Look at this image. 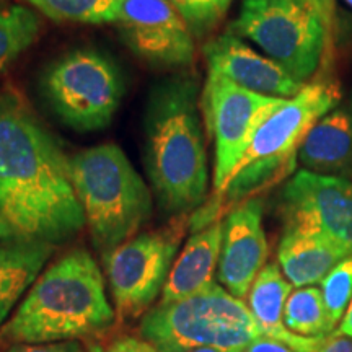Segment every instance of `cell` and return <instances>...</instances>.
Returning <instances> with one entry per match:
<instances>
[{
	"instance_id": "obj_1",
	"label": "cell",
	"mask_w": 352,
	"mask_h": 352,
	"mask_svg": "<svg viewBox=\"0 0 352 352\" xmlns=\"http://www.w3.org/2000/svg\"><path fill=\"white\" fill-rule=\"evenodd\" d=\"M69 158L19 91H0V214L19 236L57 246L85 228Z\"/></svg>"
},
{
	"instance_id": "obj_2",
	"label": "cell",
	"mask_w": 352,
	"mask_h": 352,
	"mask_svg": "<svg viewBox=\"0 0 352 352\" xmlns=\"http://www.w3.org/2000/svg\"><path fill=\"white\" fill-rule=\"evenodd\" d=\"M195 77L176 74L153 83L144 114V164L165 214L186 217L206 204L209 168Z\"/></svg>"
},
{
	"instance_id": "obj_3",
	"label": "cell",
	"mask_w": 352,
	"mask_h": 352,
	"mask_svg": "<svg viewBox=\"0 0 352 352\" xmlns=\"http://www.w3.org/2000/svg\"><path fill=\"white\" fill-rule=\"evenodd\" d=\"M114 315L98 263L85 248H74L44 267L0 328V342L78 341L111 328Z\"/></svg>"
},
{
	"instance_id": "obj_4",
	"label": "cell",
	"mask_w": 352,
	"mask_h": 352,
	"mask_svg": "<svg viewBox=\"0 0 352 352\" xmlns=\"http://www.w3.org/2000/svg\"><path fill=\"white\" fill-rule=\"evenodd\" d=\"M340 98L341 90L336 82L316 80L307 83L296 96L277 107L254 132L248 151L226 189L191 214V232H199L217 222L223 208L233 209L252 199L296 170L298 148L308 131L333 111Z\"/></svg>"
},
{
	"instance_id": "obj_5",
	"label": "cell",
	"mask_w": 352,
	"mask_h": 352,
	"mask_svg": "<svg viewBox=\"0 0 352 352\" xmlns=\"http://www.w3.org/2000/svg\"><path fill=\"white\" fill-rule=\"evenodd\" d=\"M69 164L85 227L101 254L131 240L151 220V189L120 145L83 148L70 155Z\"/></svg>"
},
{
	"instance_id": "obj_6",
	"label": "cell",
	"mask_w": 352,
	"mask_h": 352,
	"mask_svg": "<svg viewBox=\"0 0 352 352\" xmlns=\"http://www.w3.org/2000/svg\"><path fill=\"white\" fill-rule=\"evenodd\" d=\"M333 21V0H243L228 32L307 83L329 50Z\"/></svg>"
},
{
	"instance_id": "obj_7",
	"label": "cell",
	"mask_w": 352,
	"mask_h": 352,
	"mask_svg": "<svg viewBox=\"0 0 352 352\" xmlns=\"http://www.w3.org/2000/svg\"><path fill=\"white\" fill-rule=\"evenodd\" d=\"M139 331L160 352H188L197 347L243 352L261 336L248 305L217 283L183 300L158 302L142 316Z\"/></svg>"
},
{
	"instance_id": "obj_8",
	"label": "cell",
	"mask_w": 352,
	"mask_h": 352,
	"mask_svg": "<svg viewBox=\"0 0 352 352\" xmlns=\"http://www.w3.org/2000/svg\"><path fill=\"white\" fill-rule=\"evenodd\" d=\"M39 88L57 120L78 132L109 126L124 94L118 64L91 47L72 50L44 69Z\"/></svg>"
},
{
	"instance_id": "obj_9",
	"label": "cell",
	"mask_w": 352,
	"mask_h": 352,
	"mask_svg": "<svg viewBox=\"0 0 352 352\" xmlns=\"http://www.w3.org/2000/svg\"><path fill=\"white\" fill-rule=\"evenodd\" d=\"M183 219L176 217L158 230L138 233L101 254L114 310L122 320L145 315L164 292L184 232Z\"/></svg>"
},
{
	"instance_id": "obj_10",
	"label": "cell",
	"mask_w": 352,
	"mask_h": 352,
	"mask_svg": "<svg viewBox=\"0 0 352 352\" xmlns=\"http://www.w3.org/2000/svg\"><path fill=\"white\" fill-rule=\"evenodd\" d=\"M284 101L254 94L227 78L208 74L201 109L214 142V197L226 189L258 127Z\"/></svg>"
},
{
	"instance_id": "obj_11",
	"label": "cell",
	"mask_w": 352,
	"mask_h": 352,
	"mask_svg": "<svg viewBox=\"0 0 352 352\" xmlns=\"http://www.w3.org/2000/svg\"><path fill=\"white\" fill-rule=\"evenodd\" d=\"M279 208L285 227L316 232L352 253V179L302 168L284 184Z\"/></svg>"
},
{
	"instance_id": "obj_12",
	"label": "cell",
	"mask_w": 352,
	"mask_h": 352,
	"mask_svg": "<svg viewBox=\"0 0 352 352\" xmlns=\"http://www.w3.org/2000/svg\"><path fill=\"white\" fill-rule=\"evenodd\" d=\"M121 38L135 56L162 69L195 63V36L168 0H122L116 20Z\"/></svg>"
},
{
	"instance_id": "obj_13",
	"label": "cell",
	"mask_w": 352,
	"mask_h": 352,
	"mask_svg": "<svg viewBox=\"0 0 352 352\" xmlns=\"http://www.w3.org/2000/svg\"><path fill=\"white\" fill-rule=\"evenodd\" d=\"M263 212L261 199L252 197L228 210L222 220L217 279L227 292L240 300L248 296L270 254Z\"/></svg>"
},
{
	"instance_id": "obj_14",
	"label": "cell",
	"mask_w": 352,
	"mask_h": 352,
	"mask_svg": "<svg viewBox=\"0 0 352 352\" xmlns=\"http://www.w3.org/2000/svg\"><path fill=\"white\" fill-rule=\"evenodd\" d=\"M204 57L209 74L259 95L287 100L307 85L297 82L271 57L254 51L228 30L206 43Z\"/></svg>"
},
{
	"instance_id": "obj_15",
	"label": "cell",
	"mask_w": 352,
	"mask_h": 352,
	"mask_svg": "<svg viewBox=\"0 0 352 352\" xmlns=\"http://www.w3.org/2000/svg\"><path fill=\"white\" fill-rule=\"evenodd\" d=\"M222 246V220L195 232L171 266L160 303L183 300L210 287L219 266Z\"/></svg>"
},
{
	"instance_id": "obj_16",
	"label": "cell",
	"mask_w": 352,
	"mask_h": 352,
	"mask_svg": "<svg viewBox=\"0 0 352 352\" xmlns=\"http://www.w3.org/2000/svg\"><path fill=\"white\" fill-rule=\"evenodd\" d=\"M351 254L327 236L311 230L284 227L277 248V264L294 287L320 284L341 259Z\"/></svg>"
},
{
	"instance_id": "obj_17",
	"label": "cell",
	"mask_w": 352,
	"mask_h": 352,
	"mask_svg": "<svg viewBox=\"0 0 352 352\" xmlns=\"http://www.w3.org/2000/svg\"><path fill=\"white\" fill-rule=\"evenodd\" d=\"M303 170L318 175L352 178V114L334 109L308 131L298 148Z\"/></svg>"
},
{
	"instance_id": "obj_18",
	"label": "cell",
	"mask_w": 352,
	"mask_h": 352,
	"mask_svg": "<svg viewBox=\"0 0 352 352\" xmlns=\"http://www.w3.org/2000/svg\"><path fill=\"white\" fill-rule=\"evenodd\" d=\"M292 294L279 264L267 263L259 271L248 292V308L263 336L274 338L297 352H315L323 338H303L290 333L284 324V308Z\"/></svg>"
},
{
	"instance_id": "obj_19",
	"label": "cell",
	"mask_w": 352,
	"mask_h": 352,
	"mask_svg": "<svg viewBox=\"0 0 352 352\" xmlns=\"http://www.w3.org/2000/svg\"><path fill=\"white\" fill-rule=\"evenodd\" d=\"M54 252V245L25 236L0 241V328Z\"/></svg>"
},
{
	"instance_id": "obj_20",
	"label": "cell",
	"mask_w": 352,
	"mask_h": 352,
	"mask_svg": "<svg viewBox=\"0 0 352 352\" xmlns=\"http://www.w3.org/2000/svg\"><path fill=\"white\" fill-rule=\"evenodd\" d=\"M41 32V16L33 8L23 3L0 8V72L28 51Z\"/></svg>"
},
{
	"instance_id": "obj_21",
	"label": "cell",
	"mask_w": 352,
	"mask_h": 352,
	"mask_svg": "<svg viewBox=\"0 0 352 352\" xmlns=\"http://www.w3.org/2000/svg\"><path fill=\"white\" fill-rule=\"evenodd\" d=\"M46 19L59 23H116L122 0H19Z\"/></svg>"
},
{
	"instance_id": "obj_22",
	"label": "cell",
	"mask_w": 352,
	"mask_h": 352,
	"mask_svg": "<svg viewBox=\"0 0 352 352\" xmlns=\"http://www.w3.org/2000/svg\"><path fill=\"white\" fill-rule=\"evenodd\" d=\"M284 324L290 333L303 338H324L333 333L328 321L321 289H296L290 294L284 308Z\"/></svg>"
},
{
	"instance_id": "obj_23",
	"label": "cell",
	"mask_w": 352,
	"mask_h": 352,
	"mask_svg": "<svg viewBox=\"0 0 352 352\" xmlns=\"http://www.w3.org/2000/svg\"><path fill=\"white\" fill-rule=\"evenodd\" d=\"M320 284L328 321L334 329L344 318L352 300V253L341 259Z\"/></svg>"
},
{
	"instance_id": "obj_24",
	"label": "cell",
	"mask_w": 352,
	"mask_h": 352,
	"mask_svg": "<svg viewBox=\"0 0 352 352\" xmlns=\"http://www.w3.org/2000/svg\"><path fill=\"white\" fill-rule=\"evenodd\" d=\"M195 38L212 32L227 15L233 0H168Z\"/></svg>"
},
{
	"instance_id": "obj_25",
	"label": "cell",
	"mask_w": 352,
	"mask_h": 352,
	"mask_svg": "<svg viewBox=\"0 0 352 352\" xmlns=\"http://www.w3.org/2000/svg\"><path fill=\"white\" fill-rule=\"evenodd\" d=\"M88 352H160L157 347H153L151 342L145 341L144 338H132L124 336L120 340L108 342L107 346H90Z\"/></svg>"
},
{
	"instance_id": "obj_26",
	"label": "cell",
	"mask_w": 352,
	"mask_h": 352,
	"mask_svg": "<svg viewBox=\"0 0 352 352\" xmlns=\"http://www.w3.org/2000/svg\"><path fill=\"white\" fill-rule=\"evenodd\" d=\"M6 352H87L80 341L44 342V344H13Z\"/></svg>"
},
{
	"instance_id": "obj_27",
	"label": "cell",
	"mask_w": 352,
	"mask_h": 352,
	"mask_svg": "<svg viewBox=\"0 0 352 352\" xmlns=\"http://www.w3.org/2000/svg\"><path fill=\"white\" fill-rule=\"evenodd\" d=\"M243 352H297L296 349L285 344L283 341H277L270 336H258L248 346L245 347Z\"/></svg>"
},
{
	"instance_id": "obj_28",
	"label": "cell",
	"mask_w": 352,
	"mask_h": 352,
	"mask_svg": "<svg viewBox=\"0 0 352 352\" xmlns=\"http://www.w3.org/2000/svg\"><path fill=\"white\" fill-rule=\"evenodd\" d=\"M315 352H352V340L334 331L321 340Z\"/></svg>"
},
{
	"instance_id": "obj_29",
	"label": "cell",
	"mask_w": 352,
	"mask_h": 352,
	"mask_svg": "<svg viewBox=\"0 0 352 352\" xmlns=\"http://www.w3.org/2000/svg\"><path fill=\"white\" fill-rule=\"evenodd\" d=\"M336 333L342 334V336L351 338V340H352V300L349 303V307H347L344 318L341 320V323H340V327H338Z\"/></svg>"
},
{
	"instance_id": "obj_30",
	"label": "cell",
	"mask_w": 352,
	"mask_h": 352,
	"mask_svg": "<svg viewBox=\"0 0 352 352\" xmlns=\"http://www.w3.org/2000/svg\"><path fill=\"white\" fill-rule=\"evenodd\" d=\"M15 236H19V233L13 230V227L0 214V241L15 239Z\"/></svg>"
},
{
	"instance_id": "obj_31",
	"label": "cell",
	"mask_w": 352,
	"mask_h": 352,
	"mask_svg": "<svg viewBox=\"0 0 352 352\" xmlns=\"http://www.w3.org/2000/svg\"><path fill=\"white\" fill-rule=\"evenodd\" d=\"M188 352H222V351L212 349V347H197V349H192V351H188Z\"/></svg>"
},
{
	"instance_id": "obj_32",
	"label": "cell",
	"mask_w": 352,
	"mask_h": 352,
	"mask_svg": "<svg viewBox=\"0 0 352 352\" xmlns=\"http://www.w3.org/2000/svg\"><path fill=\"white\" fill-rule=\"evenodd\" d=\"M342 2H344L347 7H351V8H352V0H342Z\"/></svg>"
},
{
	"instance_id": "obj_33",
	"label": "cell",
	"mask_w": 352,
	"mask_h": 352,
	"mask_svg": "<svg viewBox=\"0 0 352 352\" xmlns=\"http://www.w3.org/2000/svg\"><path fill=\"white\" fill-rule=\"evenodd\" d=\"M349 113L352 114V100H351V104H349Z\"/></svg>"
},
{
	"instance_id": "obj_34",
	"label": "cell",
	"mask_w": 352,
	"mask_h": 352,
	"mask_svg": "<svg viewBox=\"0 0 352 352\" xmlns=\"http://www.w3.org/2000/svg\"><path fill=\"white\" fill-rule=\"evenodd\" d=\"M3 7V0H0V8H2Z\"/></svg>"
}]
</instances>
